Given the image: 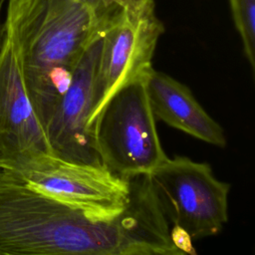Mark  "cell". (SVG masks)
I'll return each instance as SVG.
<instances>
[{"label":"cell","instance_id":"277c9868","mask_svg":"<svg viewBox=\"0 0 255 255\" xmlns=\"http://www.w3.org/2000/svg\"><path fill=\"white\" fill-rule=\"evenodd\" d=\"M144 82L117 92L93 125L102 164L123 178L149 175L167 157L156 131Z\"/></svg>","mask_w":255,"mask_h":255},{"label":"cell","instance_id":"7c38bea8","mask_svg":"<svg viewBox=\"0 0 255 255\" xmlns=\"http://www.w3.org/2000/svg\"><path fill=\"white\" fill-rule=\"evenodd\" d=\"M169 238H170L171 243L178 250L184 252L185 254L197 255L195 252V249L192 245L191 236L180 226L173 225L172 229L169 232Z\"/></svg>","mask_w":255,"mask_h":255},{"label":"cell","instance_id":"6da1fadb","mask_svg":"<svg viewBox=\"0 0 255 255\" xmlns=\"http://www.w3.org/2000/svg\"><path fill=\"white\" fill-rule=\"evenodd\" d=\"M129 179L131 194L125 212L102 220L0 168V255H121L138 243L170 244L165 213L149 175Z\"/></svg>","mask_w":255,"mask_h":255},{"label":"cell","instance_id":"9a60e30c","mask_svg":"<svg viewBox=\"0 0 255 255\" xmlns=\"http://www.w3.org/2000/svg\"><path fill=\"white\" fill-rule=\"evenodd\" d=\"M146 0H131V2H132V4L134 5V7H137V6H139V5H141L142 3H144Z\"/></svg>","mask_w":255,"mask_h":255},{"label":"cell","instance_id":"7a4b0ae2","mask_svg":"<svg viewBox=\"0 0 255 255\" xmlns=\"http://www.w3.org/2000/svg\"><path fill=\"white\" fill-rule=\"evenodd\" d=\"M129 9L115 0H8L4 34L42 128L83 55Z\"/></svg>","mask_w":255,"mask_h":255},{"label":"cell","instance_id":"52a82bcc","mask_svg":"<svg viewBox=\"0 0 255 255\" xmlns=\"http://www.w3.org/2000/svg\"><path fill=\"white\" fill-rule=\"evenodd\" d=\"M102 44L103 38L83 55L68 90L43 127L50 153L68 161L103 165L90 125Z\"/></svg>","mask_w":255,"mask_h":255},{"label":"cell","instance_id":"5bb4252c","mask_svg":"<svg viewBox=\"0 0 255 255\" xmlns=\"http://www.w3.org/2000/svg\"><path fill=\"white\" fill-rule=\"evenodd\" d=\"M115 1H117V2H119V3H121V4H123V5H125L126 7H128V8H135L134 7V5L132 4V2H131V0H115Z\"/></svg>","mask_w":255,"mask_h":255},{"label":"cell","instance_id":"5b68a950","mask_svg":"<svg viewBox=\"0 0 255 255\" xmlns=\"http://www.w3.org/2000/svg\"><path fill=\"white\" fill-rule=\"evenodd\" d=\"M149 177L164 213L192 239L215 235L227 222L230 185L208 163L166 157Z\"/></svg>","mask_w":255,"mask_h":255},{"label":"cell","instance_id":"4fadbf2b","mask_svg":"<svg viewBox=\"0 0 255 255\" xmlns=\"http://www.w3.org/2000/svg\"><path fill=\"white\" fill-rule=\"evenodd\" d=\"M6 0H0V48L2 46L3 43V39H4V23L2 22V9H3V5L5 3Z\"/></svg>","mask_w":255,"mask_h":255},{"label":"cell","instance_id":"30bf717a","mask_svg":"<svg viewBox=\"0 0 255 255\" xmlns=\"http://www.w3.org/2000/svg\"><path fill=\"white\" fill-rule=\"evenodd\" d=\"M232 20L243 46L244 55L255 71V0H228Z\"/></svg>","mask_w":255,"mask_h":255},{"label":"cell","instance_id":"8fae6325","mask_svg":"<svg viewBox=\"0 0 255 255\" xmlns=\"http://www.w3.org/2000/svg\"><path fill=\"white\" fill-rule=\"evenodd\" d=\"M121 255H186L171 244L138 243L125 250Z\"/></svg>","mask_w":255,"mask_h":255},{"label":"cell","instance_id":"8992f818","mask_svg":"<svg viewBox=\"0 0 255 255\" xmlns=\"http://www.w3.org/2000/svg\"><path fill=\"white\" fill-rule=\"evenodd\" d=\"M163 32L153 0H146L128 10L105 34L96 71L92 128L100 112L117 92L146 80L153 70L154 51Z\"/></svg>","mask_w":255,"mask_h":255},{"label":"cell","instance_id":"3957f363","mask_svg":"<svg viewBox=\"0 0 255 255\" xmlns=\"http://www.w3.org/2000/svg\"><path fill=\"white\" fill-rule=\"evenodd\" d=\"M0 168L96 219L120 217L130 200V179L113 173L104 165L77 163L39 152L3 162Z\"/></svg>","mask_w":255,"mask_h":255},{"label":"cell","instance_id":"9c48e42d","mask_svg":"<svg viewBox=\"0 0 255 255\" xmlns=\"http://www.w3.org/2000/svg\"><path fill=\"white\" fill-rule=\"evenodd\" d=\"M144 85L155 119L207 143L226 145L223 128L205 112L188 87L154 69Z\"/></svg>","mask_w":255,"mask_h":255},{"label":"cell","instance_id":"ba28073f","mask_svg":"<svg viewBox=\"0 0 255 255\" xmlns=\"http://www.w3.org/2000/svg\"><path fill=\"white\" fill-rule=\"evenodd\" d=\"M39 152L50 153L49 145L14 49L4 34L0 48V164Z\"/></svg>","mask_w":255,"mask_h":255}]
</instances>
